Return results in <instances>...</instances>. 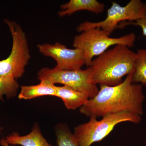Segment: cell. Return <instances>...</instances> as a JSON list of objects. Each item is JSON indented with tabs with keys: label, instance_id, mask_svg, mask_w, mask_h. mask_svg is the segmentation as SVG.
Wrapping results in <instances>:
<instances>
[{
	"label": "cell",
	"instance_id": "cell-12",
	"mask_svg": "<svg viewBox=\"0 0 146 146\" xmlns=\"http://www.w3.org/2000/svg\"><path fill=\"white\" fill-rule=\"evenodd\" d=\"M56 87L54 84L40 82L37 85L22 86L18 95L21 100H31L45 96L55 97Z\"/></svg>",
	"mask_w": 146,
	"mask_h": 146
},
{
	"label": "cell",
	"instance_id": "cell-9",
	"mask_svg": "<svg viewBox=\"0 0 146 146\" xmlns=\"http://www.w3.org/2000/svg\"><path fill=\"white\" fill-rule=\"evenodd\" d=\"M5 142L9 145L22 146H54L51 145L42 135L39 126L34 125L31 132L25 136H21L14 132L4 138Z\"/></svg>",
	"mask_w": 146,
	"mask_h": 146
},
{
	"label": "cell",
	"instance_id": "cell-8",
	"mask_svg": "<svg viewBox=\"0 0 146 146\" xmlns=\"http://www.w3.org/2000/svg\"><path fill=\"white\" fill-rule=\"evenodd\" d=\"M39 52L45 56L52 58L56 61L55 69L61 70L81 69L85 65L83 51L78 48H68L59 42L37 45Z\"/></svg>",
	"mask_w": 146,
	"mask_h": 146
},
{
	"label": "cell",
	"instance_id": "cell-18",
	"mask_svg": "<svg viewBox=\"0 0 146 146\" xmlns=\"http://www.w3.org/2000/svg\"><path fill=\"white\" fill-rule=\"evenodd\" d=\"M3 130V128L1 127L0 126V132H1L2 130Z\"/></svg>",
	"mask_w": 146,
	"mask_h": 146
},
{
	"label": "cell",
	"instance_id": "cell-5",
	"mask_svg": "<svg viewBox=\"0 0 146 146\" xmlns=\"http://www.w3.org/2000/svg\"><path fill=\"white\" fill-rule=\"evenodd\" d=\"M4 22L10 31L12 46L8 57L0 60V77H7L16 80L23 75L28 64L31 58L29 47L25 33L19 24L7 18Z\"/></svg>",
	"mask_w": 146,
	"mask_h": 146
},
{
	"label": "cell",
	"instance_id": "cell-3",
	"mask_svg": "<svg viewBox=\"0 0 146 146\" xmlns=\"http://www.w3.org/2000/svg\"><path fill=\"white\" fill-rule=\"evenodd\" d=\"M76 35L73 40V46L83 51L85 65L89 67L93 58L106 51L109 47L124 45L129 48L134 46L136 35L130 33L119 37H110L99 28L86 30Z\"/></svg>",
	"mask_w": 146,
	"mask_h": 146
},
{
	"label": "cell",
	"instance_id": "cell-2",
	"mask_svg": "<svg viewBox=\"0 0 146 146\" xmlns=\"http://www.w3.org/2000/svg\"><path fill=\"white\" fill-rule=\"evenodd\" d=\"M137 54L124 45H117L93 59L89 68L91 83L114 86L134 72Z\"/></svg>",
	"mask_w": 146,
	"mask_h": 146
},
{
	"label": "cell",
	"instance_id": "cell-1",
	"mask_svg": "<svg viewBox=\"0 0 146 146\" xmlns=\"http://www.w3.org/2000/svg\"><path fill=\"white\" fill-rule=\"evenodd\" d=\"M133 73L127 76L122 83L114 86L100 85L96 96L89 99L80 108L87 117H99L108 114L127 112L142 116L145 96L143 85L132 82Z\"/></svg>",
	"mask_w": 146,
	"mask_h": 146
},
{
	"label": "cell",
	"instance_id": "cell-13",
	"mask_svg": "<svg viewBox=\"0 0 146 146\" xmlns=\"http://www.w3.org/2000/svg\"><path fill=\"white\" fill-rule=\"evenodd\" d=\"M137 59L132 82L146 85V49H139L136 52Z\"/></svg>",
	"mask_w": 146,
	"mask_h": 146
},
{
	"label": "cell",
	"instance_id": "cell-17",
	"mask_svg": "<svg viewBox=\"0 0 146 146\" xmlns=\"http://www.w3.org/2000/svg\"><path fill=\"white\" fill-rule=\"evenodd\" d=\"M0 144L2 146H13L11 145H8L5 142L4 140V138H3L2 139H1L0 140Z\"/></svg>",
	"mask_w": 146,
	"mask_h": 146
},
{
	"label": "cell",
	"instance_id": "cell-15",
	"mask_svg": "<svg viewBox=\"0 0 146 146\" xmlns=\"http://www.w3.org/2000/svg\"><path fill=\"white\" fill-rule=\"evenodd\" d=\"M56 136L58 146H80L74 133H72L65 125L58 126Z\"/></svg>",
	"mask_w": 146,
	"mask_h": 146
},
{
	"label": "cell",
	"instance_id": "cell-19",
	"mask_svg": "<svg viewBox=\"0 0 146 146\" xmlns=\"http://www.w3.org/2000/svg\"></svg>",
	"mask_w": 146,
	"mask_h": 146
},
{
	"label": "cell",
	"instance_id": "cell-11",
	"mask_svg": "<svg viewBox=\"0 0 146 146\" xmlns=\"http://www.w3.org/2000/svg\"><path fill=\"white\" fill-rule=\"evenodd\" d=\"M55 97L61 99L69 110L80 108L89 99L87 94L66 85L56 86Z\"/></svg>",
	"mask_w": 146,
	"mask_h": 146
},
{
	"label": "cell",
	"instance_id": "cell-4",
	"mask_svg": "<svg viewBox=\"0 0 146 146\" xmlns=\"http://www.w3.org/2000/svg\"><path fill=\"white\" fill-rule=\"evenodd\" d=\"M141 120V116L127 112L108 114L100 121L92 117L88 122L75 127L74 134L80 146H90L108 136L118 124L127 121L138 123Z\"/></svg>",
	"mask_w": 146,
	"mask_h": 146
},
{
	"label": "cell",
	"instance_id": "cell-16",
	"mask_svg": "<svg viewBox=\"0 0 146 146\" xmlns=\"http://www.w3.org/2000/svg\"><path fill=\"white\" fill-rule=\"evenodd\" d=\"M128 25H132L140 27L142 29L143 35L146 37V15L143 18L135 22H125L123 24L122 27H123Z\"/></svg>",
	"mask_w": 146,
	"mask_h": 146
},
{
	"label": "cell",
	"instance_id": "cell-14",
	"mask_svg": "<svg viewBox=\"0 0 146 146\" xmlns=\"http://www.w3.org/2000/svg\"><path fill=\"white\" fill-rule=\"evenodd\" d=\"M19 84L15 79L7 77H0V100L3 101L6 96L10 99L16 96Z\"/></svg>",
	"mask_w": 146,
	"mask_h": 146
},
{
	"label": "cell",
	"instance_id": "cell-10",
	"mask_svg": "<svg viewBox=\"0 0 146 146\" xmlns=\"http://www.w3.org/2000/svg\"><path fill=\"white\" fill-rule=\"evenodd\" d=\"M62 10L58 13L60 17L69 16L80 11L86 10L99 14L105 9V5L103 3L96 0H70L68 3L60 5Z\"/></svg>",
	"mask_w": 146,
	"mask_h": 146
},
{
	"label": "cell",
	"instance_id": "cell-7",
	"mask_svg": "<svg viewBox=\"0 0 146 146\" xmlns=\"http://www.w3.org/2000/svg\"><path fill=\"white\" fill-rule=\"evenodd\" d=\"M91 68L75 70H61L55 68H44L37 72L40 82L50 84H61L85 93L89 99L96 96L99 89L90 80Z\"/></svg>",
	"mask_w": 146,
	"mask_h": 146
},
{
	"label": "cell",
	"instance_id": "cell-6",
	"mask_svg": "<svg viewBox=\"0 0 146 146\" xmlns=\"http://www.w3.org/2000/svg\"><path fill=\"white\" fill-rule=\"evenodd\" d=\"M146 15V3L141 0H131L124 6L113 1L108 9L104 20L98 22L85 21L80 24L76 29L81 33L89 29L99 28L110 36L124 23L138 21Z\"/></svg>",
	"mask_w": 146,
	"mask_h": 146
}]
</instances>
